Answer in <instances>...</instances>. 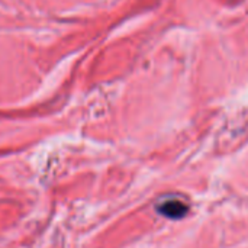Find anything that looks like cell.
I'll return each mask as SVG.
<instances>
[{
    "mask_svg": "<svg viewBox=\"0 0 248 248\" xmlns=\"http://www.w3.org/2000/svg\"><path fill=\"white\" fill-rule=\"evenodd\" d=\"M158 212L170 219H180L183 217H186V214L189 212V206L186 203H183L182 201L177 199H171V201H166L158 206Z\"/></svg>",
    "mask_w": 248,
    "mask_h": 248,
    "instance_id": "1",
    "label": "cell"
}]
</instances>
